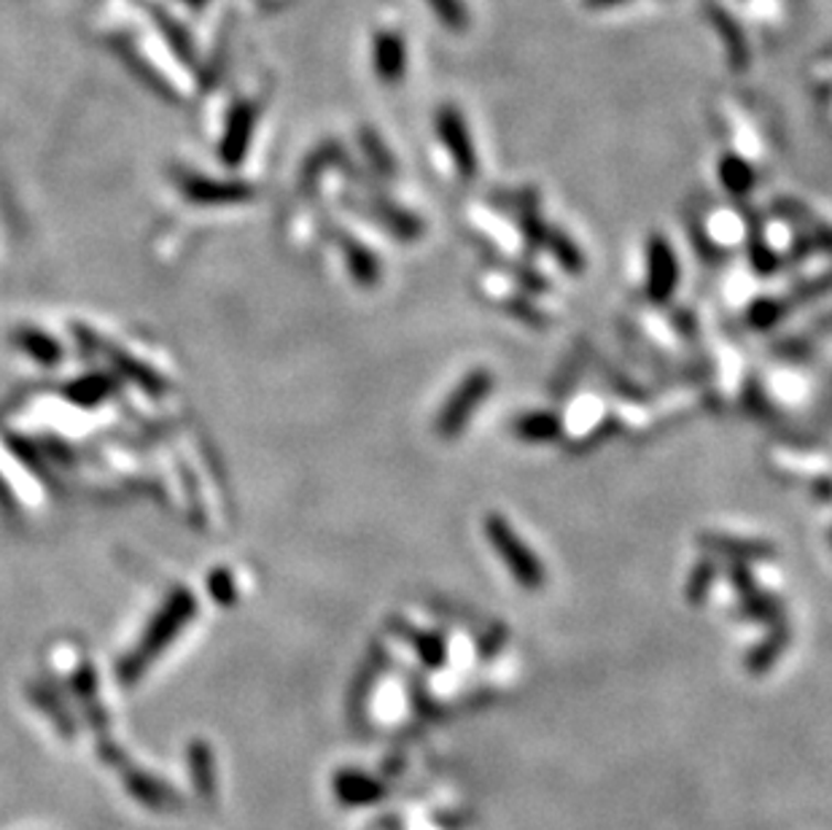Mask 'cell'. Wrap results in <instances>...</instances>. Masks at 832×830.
I'll list each match as a JSON object with an SVG mask.
<instances>
[{
  "instance_id": "6da1fadb",
  "label": "cell",
  "mask_w": 832,
  "mask_h": 830,
  "mask_svg": "<svg viewBox=\"0 0 832 830\" xmlns=\"http://www.w3.org/2000/svg\"><path fill=\"white\" fill-rule=\"evenodd\" d=\"M488 534L493 536L495 547H499V553L504 555L506 564H510V570L515 572V577L520 579L523 585H540L542 583V566L540 561H536V555H531L529 551L523 547V542L518 540L515 534H510V529L504 526L501 521H488Z\"/></svg>"
},
{
  "instance_id": "7a4b0ae2",
  "label": "cell",
  "mask_w": 832,
  "mask_h": 830,
  "mask_svg": "<svg viewBox=\"0 0 832 830\" xmlns=\"http://www.w3.org/2000/svg\"><path fill=\"white\" fill-rule=\"evenodd\" d=\"M486 386H488V377L486 375H474L472 381L463 383L461 389H458V396L450 402L448 407H445V426H448V432L458 429V424H461L463 418H467V413L472 411V407L477 405V402L482 400V394H486Z\"/></svg>"
},
{
  "instance_id": "3957f363",
  "label": "cell",
  "mask_w": 832,
  "mask_h": 830,
  "mask_svg": "<svg viewBox=\"0 0 832 830\" xmlns=\"http://www.w3.org/2000/svg\"><path fill=\"white\" fill-rule=\"evenodd\" d=\"M448 116H442V132H445V140H450V146L456 149V160L463 164V168L472 170V143H467L463 140V130H461V121H458L456 111H445Z\"/></svg>"
},
{
  "instance_id": "277c9868",
  "label": "cell",
  "mask_w": 832,
  "mask_h": 830,
  "mask_svg": "<svg viewBox=\"0 0 832 830\" xmlns=\"http://www.w3.org/2000/svg\"><path fill=\"white\" fill-rule=\"evenodd\" d=\"M434 9L445 17L448 22H456L461 17V9H458V0H434Z\"/></svg>"
}]
</instances>
